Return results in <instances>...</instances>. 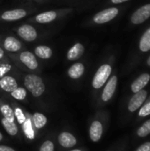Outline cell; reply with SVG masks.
Instances as JSON below:
<instances>
[{"label": "cell", "instance_id": "cell-1", "mask_svg": "<svg viewBox=\"0 0 150 151\" xmlns=\"http://www.w3.org/2000/svg\"><path fill=\"white\" fill-rule=\"evenodd\" d=\"M72 12V8H62V9L46 11L34 15V17L30 18L28 21L37 24H49L70 14Z\"/></svg>", "mask_w": 150, "mask_h": 151}, {"label": "cell", "instance_id": "cell-2", "mask_svg": "<svg viewBox=\"0 0 150 151\" xmlns=\"http://www.w3.org/2000/svg\"><path fill=\"white\" fill-rule=\"evenodd\" d=\"M23 82L26 89L28 90L34 97H39L42 95H43V93L45 92L46 87L44 81L40 76L36 74H33V73L26 74L24 76Z\"/></svg>", "mask_w": 150, "mask_h": 151}, {"label": "cell", "instance_id": "cell-3", "mask_svg": "<svg viewBox=\"0 0 150 151\" xmlns=\"http://www.w3.org/2000/svg\"><path fill=\"white\" fill-rule=\"evenodd\" d=\"M11 58H14L19 65L30 71H35L39 69V63L35 55L28 50L19 51L18 53L10 54Z\"/></svg>", "mask_w": 150, "mask_h": 151}, {"label": "cell", "instance_id": "cell-4", "mask_svg": "<svg viewBox=\"0 0 150 151\" xmlns=\"http://www.w3.org/2000/svg\"><path fill=\"white\" fill-rule=\"evenodd\" d=\"M0 46L9 54H14L21 51L22 42L12 35H0Z\"/></svg>", "mask_w": 150, "mask_h": 151}, {"label": "cell", "instance_id": "cell-5", "mask_svg": "<svg viewBox=\"0 0 150 151\" xmlns=\"http://www.w3.org/2000/svg\"><path fill=\"white\" fill-rule=\"evenodd\" d=\"M112 68L109 64H104L101 65L96 73H95V76L92 81V87L95 89L101 88L108 81V79L111 76Z\"/></svg>", "mask_w": 150, "mask_h": 151}, {"label": "cell", "instance_id": "cell-6", "mask_svg": "<svg viewBox=\"0 0 150 151\" xmlns=\"http://www.w3.org/2000/svg\"><path fill=\"white\" fill-rule=\"evenodd\" d=\"M16 34L25 42H31L38 38V32L34 27L30 24H22L14 28Z\"/></svg>", "mask_w": 150, "mask_h": 151}, {"label": "cell", "instance_id": "cell-7", "mask_svg": "<svg viewBox=\"0 0 150 151\" xmlns=\"http://www.w3.org/2000/svg\"><path fill=\"white\" fill-rule=\"evenodd\" d=\"M118 14V9L117 7H110L95 14L92 19V21L95 24H104L112 20L114 18L117 17Z\"/></svg>", "mask_w": 150, "mask_h": 151}, {"label": "cell", "instance_id": "cell-8", "mask_svg": "<svg viewBox=\"0 0 150 151\" xmlns=\"http://www.w3.org/2000/svg\"><path fill=\"white\" fill-rule=\"evenodd\" d=\"M28 14L27 11L24 8H15L0 12V21L11 22L17 21L25 18Z\"/></svg>", "mask_w": 150, "mask_h": 151}, {"label": "cell", "instance_id": "cell-9", "mask_svg": "<svg viewBox=\"0 0 150 151\" xmlns=\"http://www.w3.org/2000/svg\"><path fill=\"white\" fill-rule=\"evenodd\" d=\"M150 17V4L143 5L140 7L136 12H133V14L131 17L132 23L135 25H139L146 21Z\"/></svg>", "mask_w": 150, "mask_h": 151}, {"label": "cell", "instance_id": "cell-10", "mask_svg": "<svg viewBox=\"0 0 150 151\" xmlns=\"http://www.w3.org/2000/svg\"><path fill=\"white\" fill-rule=\"evenodd\" d=\"M147 96H148L147 91L146 90H143V89L141 90V91H139V92H137V93H135L133 95V96L129 101L128 110L131 112H133L136 110H138L142 105V104L144 103V101L146 100Z\"/></svg>", "mask_w": 150, "mask_h": 151}, {"label": "cell", "instance_id": "cell-11", "mask_svg": "<svg viewBox=\"0 0 150 151\" xmlns=\"http://www.w3.org/2000/svg\"><path fill=\"white\" fill-rule=\"evenodd\" d=\"M85 52V46L82 42H75L66 53V58L68 61H75L80 59Z\"/></svg>", "mask_w": 150, "mask_h": 151}, {"label": "cell", "instance_id": "cell-12", "mask_svg": "<svg viewBox=\"0 0 150 151\" xmlns=\"http://www.w3.org/2000/svg\"><path fill=\"white\" fill-rule=\"evenodd\" d=\"M117 84H118V78L117 76L113 75L107 82V84L105 85L103 94H102V100L103 102H108L109 100L111 99V97L113 96L115 91H116V88H117Z\"/></svg>", "mask_w": 150, "mask_h": 151}, {"label": "cell", "instance_id": "cell-13", "mask_svg": "<svg viewBox=\"0 0 150 151\" xmlns=\"http://www.w3.org/2000/svg\"><path fill=\"white\" fill-rule=\"evenodd\" d=\"M85 73V65L82 62H76L73 65H72L68 71L67 74L69 78L72 80H79L82 77V75Z\"/></svg>", "mask_w": 150, "mask_h": 151}, {"label": "cell", "instance_id": "cell-14", "mask_svg": "<svg viewBox=\"0 0 150 151\" xmlns=\"http://www.w3.org/2000/svg\"><path fill=\"white\" fill-rule=\"evenodd\" d=\"M18 87V83L15 78L10 75L3 76L0 79V88L7 93L12 92Z\"/></svg>", "mask_w": 150, "mask_h": 151}, {"label": "cell", "instance_id": "cell-15", "mask_svg": "<svg viewBox=\"0 0 150 151\" xmlns=\"http://www.w3.org/2000/svg\"><path fill=\"white\" fill-rule=\"evenodd\" d=\"M58 142L64 148H72L76 145L77 140L71 133L63 132L58 135Z\"/></svg>", "mask_w": 150, "mask_h": 151}, {"label": "cell", "instance_id": "cell-16", "mask_svg": "<svg viewBox=\"0 0 150 151\" xmlns=\"http://www.w3.org/2000/svg\"><path fill=\"white\" fill-rule=\"evenodd\" d=\"M103 135V125L100 121H94L89 129V136L92 142H97L100 141Z\"/></svg>", "mask_w": 150, "mask_h": 151}, {"label": "cell", "instance_id": "cell-17", "mask_svg": "<svg viewBox=\"0 0 150 151\" xmlns=\"http://www.w3.org/2000/svg\"><path fill=\"white\" fill-rule=\"evenodd\" d=\"M34 54L38 58L47 60V59L51 58V57L53 56V50L50 47L47 45H38L34 47Z\"/></svg>", "mask_w": 150, "mask_h": 151}, {"label": "cell", "instance_id": "cell-18", "mask_svg": "<svg viewBox=\"0 0 150 151\" xmlns=\"http://www.w3.org/2000/svg\"><path fill=\"white\" fill-rule=\"evenodd\" d=\"M150 80V75L149 73H143L141 74V76H139V78H137L133 83L132 84L131 86V88H132V91L133 93H137L141 90H142L146 85L149 83Z\"/></svg>", "mask_w": 150, "mask_h": 151}, {"label": "cell", "instance_id": "cell-19", "mask_svg": "<svg viewBox=\"0 0 150 151\" xmlns=\"http://www.w3.org/2000/svg\"><path fill=\"white\" fill-rule=\"evenodd\" d=\"M140 50L147 52L150 50V27L143 34L140 41Z\"/></svg>", "mask_w": 150, "mask_h": 151}, {"label": "cell", "instance_id": "cell-20", "mask_svg": "<svg viewBox=\"0 0 150 151\" xmlns=\"http://www.w3.org/2000/svg\"><path fill=\"white\" fill-rule=\"evenodd\" d=\"M2 123H3V126H4V129L6 130V132L10 135L15 136L18 134V128H17V126L14 123V121H11V120H8V119L3 118L2 119Z\"/></svg>", "mask_w": 150, "mask_h": 151}, {"label": "cell", "instance_id": "cell-21", "mask_svg": "<svg viewBox=\"0 0 150 151\" xmlns=\"http://www.w3.org/2000/svg\"><path fill=\"white\" fill-rule=\"evenodd\" d=\"M33 122H34V127L37 129H41L43 127H45V125L47 123V118L45 115L39 113V112H36L33 116Z\"/></svg>", "mask_w": 150, "mask_h": 151}, {"label": "cell", "instance_id": "cell-22", "mask_svg": "<svg viewBox=\"0 0 150 151\" xmlns=\"http://www.w3.org/2000/svg\"><path fill=\"white\" fill-rule=\"evenodd\" d=\"M0 111L3 114L4 119H6L8 120H11V121H14L15 117H14L13 110L8 104H3L0 107Z\"/></svg>", "mask_w": 150, "mask_h": 151}, {"label": "cell", "instance_id": "cell-23", "mask_svg": "<svg viewBox=\"0 0 150 151\" xmlns=\"http://www.w3.org/2000/svg\"><path fill=\"white\" fill-rule=\"evenodd\" d=\"M11 96L16 100H24L27 97V90L24 88L17 87L12 92H11Z\"/></svg>", "mask_w": 150, "mask_h": 151}, {"label": "cell", "instance_id": "cell-24", "mask_svg": "<svg viewBox=\"0 0 150 151\" xmlns=\"http://www.w3.org/2000/svg\"><path fill=\"white\" fill-rule=\"evenodd\" d=\"M137 134L140 137H146L150 134V119L147 120L137 131Z\"/></svg>", "mask_w": 150, "mask_h": 151}, {"label": "cell", "instance_id": "cell-25", "mask_svg": "<svg viewBox=\"0 0 150 151\" xmlns=\"http://www.w3.org/2000/svg\"><path fill=\"white\" fill-rule=\"evenodd\" d=\"M39 151H54V143L51 141H46L44 142Z\"/></svg>", "mask_w": 150, "mask_h": 151}, {"label": "cell", "instance_id": "cell-26", "mask_svg": "<svg viewBox=\"0 0 150 151\" xmlns=\"http://www.w3.org/2000/svg\"><path fill=\"white\" fill-rule=\"evenodd\" d=\"M150 115V102L145 104L139 111V116L140 117H146Z\"/></svg>", "mask_w": 150, "mask_h": 151}, {"label": "cell", "instance_id": "cell-27", "mask_svg": "<svg viewBox=\"0 0 150 151\" xmlns=\"http://www.w3.org/2000/svg\"><path fill=\"white\" fill-rule=\"evenodd\" d=\"M15 115H16V117H17V119H18V121H19L20 124L24 123V121H25V117H24V114H23V112L21 111V110H20L19 108H17V109L15 110Z\"/></svg>", "mask_w": 150, "mask_h": 151}, {"label": "cell", "instance_id": "cell-28", "mask_svg": "<svg viewBox=\"0 0 150 151\" xmlns=\"http://www.w3.org/2000/svg\"><path fill=\"white\" fill-rule=\"evenodd\" d=\"M136 151H150V142H146L139 147Z\"/></svg>", "mask_w": 150, "mask_h": 151}, {"label": "cell", "instance_id": "cell-29", "mask_svg": "<svg viewBox=\"0 0 150 151\" xmlns=\"http://www.w3.org/2000/svg\"><path fill=\"white\" fill-rule=\"evenodd\" d=\"M5 60H7V58L5 56V53H4V49L0 46V62L5 61Z\"/></svg>", "mask_w": 150, "mask_h": 151}, {"label": "cell", "instance_id": "cell-30", "mask_svg": "<svg viewBox=\"0 0 150 151\" xmlns=\"http://www.w3.org/2000/svg\"><path fill=\"white\" fill-rule=\"evenodd\" d=\"M0 151H15L13 149L6 146V145H0Z\"/></svg>", "mask_w": 150, "mask_h": 151}, {"label": "cell", "instance_id": "cell-31", "mask_svg": "<svg viewBox=\"0 0 150 151\" xmlns=\"http://www.w3.org/2000/svg\"><path fill=\"white\" fill-rule=\"evenodd\" d=\"M28 1L34 2V3H36V4H42V3H44V2H46V1H48V0H28Z\"/></svg>", "mask_w": 150, "mask_h": 151}, {"label": "cell", "instance_id": "cell-32", "mask_svg": "<svg viewBox=\"0 0 150 151\" xmlns=\"http://www.w3.org/2000/svg\"><path fill=\"white\" fill-rule=\"evenodd\" d=\"M126 1H128V0H111V3H113V4H120V3H123V2H126Z\"/></svg>", "mask_w": 150, "mask_h": 151}, {"label": "cell", "instance_id": "cell-33", "mask_svg": "<svg viewBox=\"0 0 150 151\" xmlns=\"http://www.w3.org/2000/svg\"><path fill=\"white\" fill-rule=\"evenodd\" d=\"M147 64H148V65H149V66H150V57H149V58H148Z\"/></svg>", "mask_w": 150, "mask_h": 151}, {"label": "cell", "instance_id": "cell-34", "mask_svg": "<svg viewBox=\"0 0 150 151\" xmlns=\"http://www.w3.org/2000/svg\"><path fill=\"white\" fill-rule=\"evenodd\" d=\"M2 140H3V135H2V134L0 133V142H1Z\"/></svg>", "mask_w": 150, "mask_h": 151}, {"label": "cell", "instance_id": "cell-35", "mask_svg": "<svg viewBox=\"0 0 150 151\" xmlns=\"http://www.w3.org/2000/svg\"><path fill=\"white\" fill-rule=\"evenodd\" d=\"M72 151H82V150H72Z\"/></svg>", "mask_w": 150, "mask_h": 151}]
</instances>
